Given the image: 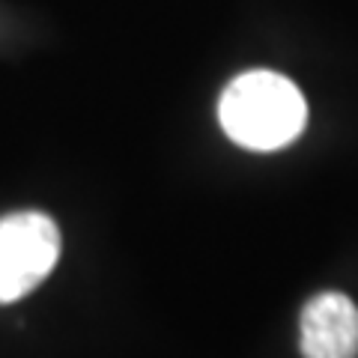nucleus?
<instances>
[{
	"instance_id": "1",
	"label": "nucleus",
	"mask_w": 358,
	"mask_h": 358,
	"mask_svg": "<svg viewBox=\"0 0 358 358\" xmlns=\"http://www.w3.org/2000/svg\"><path fill=\"white\" fill-rule=\"evenodd\" d=\"M221 129L245 150L272 152L293 143L308 122L305 96L278 72H245L233 78L218 102Z\"/></svg>"
},
{
	"instance_id": "2",
	"label": "nucleus",
	"mask_w": 358,
	"mask_h": 358,
	"mask_svg": "<svg viewBox=\"0 0 358 358\" xmlns=\"http://www.w3.org/2000/svg\"><path fill=\"white\" fill-rule=\"evenodd\" d=\"M60 257V230L45 212L0 218V305L33 293Z\"/></svg>"
},
{
	"instance_id": "3",
	"label": "nucleus",
	"mask_w": 358,
	"mask_h": 358,
	"mask_svg": "<svg viewBox=\"0 0 358 358\" xmlns=\"http://www.w3.org/2000/svg\"><path fill=\"white\" fill-rule=\"evenodd\" d=\"M301 355L358 358V305L343 293H320L301 308Z\"/></svg>"
}]
</instances>
